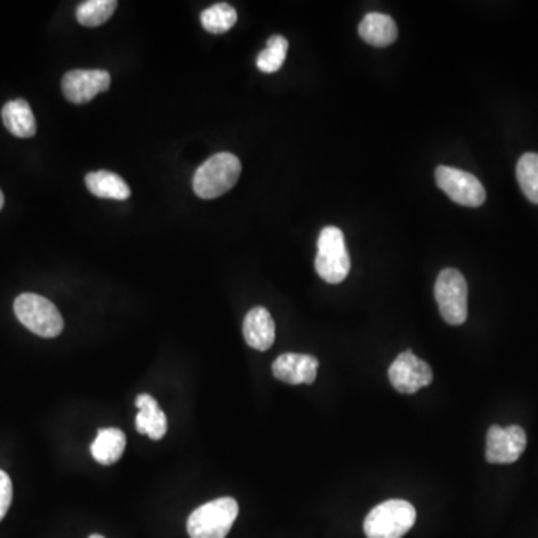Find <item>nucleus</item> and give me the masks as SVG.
Returning a JSON list of instances; mask_svg holds the SVG:
<instances>
[{"mask_svg": "<svg viewBox=\"0 0 538 538\" xmlns=\"http://www.w3.org/2000/svg\"><path fill=\"white\" fill-rule=\"evenodd\" d=\"M5 128L17 138H32L36 134V120L29 102L24 99L6 102L2 108Z\"/></svg>", "mask_w": 538, "mask_h": 538, "instance_id": "15", "label": "nucleus"}, {"mask_svg": "<svg viewBox=\"0 0 538 538\" xmlns=\"http://www.w3.org/2000/svg\"><path fill=\"white\" fill-rule=\"evenodd\" d=\"M434 293L441 317L449 325H462L467 320L468 284L458 269H443L435 281Z\"/></svg>", "mask_w": 538, "mask_h": 538, "instance_id": "6", "label": "nucleus"}, {"mask_svg": "<svg viewBox=\"0 0 538 538\" xmlns=\"http://www.w3.org/2000/svg\"><path fill=\"white\" fill-rule=\"evenodd\" d=\"M246 343L259 352H267L275 341V323L265 307H255L247 313L243 323Z\"/></svg>", "mask_w": 538, "mask_h": 538, "instance_id": "12", "label": "nucleus"}, {"mask_svg": "<svg viewBox=\"0 0 538 538\" xmlns=\"http://www.w3.org/2000/svg\"><path fill=\"white\" fill-rule=\"evenodd\" d=\"M516 177L528 201L538 204V153H525L519 159Z\"/></svg>", "mask_w": 538, "mask_h": 538, "instance_id": "20", "label": "nucleus"}, {"mask_svg": "<svg viewBox=\"0 0 538 538\" xmlns=\"http://www.w3.org/2000/svg\"><path fill=\"white\" fill-rule=\"evenodd\" d=\"M89 538H105V537L99 536V534H93V536H90Z\"/></svg>", "mask_w": 538, "mask_h": 538, "instance_id": "24", "label": "nucleus"}, {"mask_svg": "<svg viewBox=\"0 0 538 538\" xmlns=\"http://www.w3.org/2000/svg\"><path fill=\"white\" fill-rule=\"evenodd\" d=\"M86 186L96 198L116 199V201H126V199L131 198V187L119 174H114V172H90L86 177Z\"/></svg>", "mask_w": 538, "mask_h": 538, "instance_id": "17", "label": "nucleus"}, {"mask_svg": "<svg viewBox=\"0 0 538 538\" xmlns=\"http://www.w3.org/2000/svg\"><path fill=\"white\" fill-rule=\"evenodd\" d=\"M12 503V482L5 471L0 470V521L5 518Z\"/></svg>", "mask_w": 538, "mask_h": 538, "instance_id": "22", "label": "nucleus"}, {"mask_svg": "<svg viewBox=\"0 0 538 538\" xmlns=\"http://www.w3.org/2000/svg\"><path fill=\"white\" fill-rule=\"evenodd\" d=\"M126 449V435L119 428L99 429L98 437L90 447L93 458L101 465H113L122 458Z\"/></svg>", "mask_w": 538, "mask_h": 538, "instance_id": "16", "label": "nucleus"}, {"mask_svg": "<svg viewBox=\"0 0 538 538\" xmlns=\"http://www.w3.org/2000/svg\"><path fill=\"white\" fill-rule=\"evenodd\" d=\"M116 8V0H87L78 6V23L86 27L101 26L113 17Z\"/></svg>", "mask_w": 538, "mask_h": 538, "instance_id": "19", "label": "nucleus"}, {"mask_svg": "<svg viewBox=\"0 0 538 538\" xmlns=\"http://www.w3.org/2000/svg\"><path fill=\"white\" fill-rule=\"evenodd\" d=\"M240 507L231 497L217 498L198 507L187 519L190 538H226L237 521Z\"/></svg>", "mask_w": 538, "mask_h": 538, "instance_id": "2", "label": "nucleus"}, {"mask_svg": "<svg viewBox=\"0 0 538 538\" xmlns=\"http://www.w3.org/2000/svg\"><path fill=\"white\" fill-rule=\"evenodd\" d=\"M416 509L405 500H389L374 507L364 522L368 538H401L413 528Z\"/></svg>", "mask_w": 538, "mask_h": 538, "instance_id": "4", "label": "nucleus"}, {"mask_svg": "<svg viewBox=\"0 0 538 538\" xmlns=\"http://www.w3.org/2000/svg\"><path fill=\"white\" fill-rule=\"evenodd\" d=\"M3 204H5V196H3V192L0 190V210H2Z\"/></svg>", "mask_w": 538, "mask_h": 538, "instance_id": "23", "label": "nucleus"}, {"mask_svg": "<svg viewBox=\"0 0 538 538\" xmlns=\"http://www.w3.org/2000/svg\"><path fill=\"white\" fill-rule=\"evenodd\" d=\"M14 313L20 323L39 337H59L65 326L56 305L50 299L36 293H21L17 296Z\"/></svg>", "mask_w": 538, "mask_h": 538, "instance_id": "3", "label": "nucleus"}, {"mask_svg": "<svg viewBox=\"0 0 538 538\" xmlns=\"http://www.w3.org/2000/svg\"><path fill=\"white\" fill-rule=\"evenodd\" d=\"M314 267L319 277L329 284H340L349 275L350 256L343 231L337 226H326L320 232Z\"/></svg>", "mask_w": 538, "mask_h": 538, "instance_id": "5", "label": "nucleus"}, {"mask_svg": "<svg viewBox=\"0 0 538 538\" xmlns=\"http://www.w3.org/2000/svg\"><path fill=\"white\" fill-rule=\"evenodd\" d=\"M111 86L110 72L102 69H75L65 74L62 92L72 104H87L99 93L107 92Z\"/></svg>", "mask_w": 538, "mask_h": 538, "instance_id": "10", "label": "nucleus"}, {"mask_svg": "<svg viewBox=\"0 0 538 538\" xmlns=\"http://www.w3.org/2000/svg\"><path fill=\"white\" fill-rule=\"evenodd\" d=\"M435 181L456 204L470 208L485 204V187L480 183L479 178L474 177L470 172L441 165L435 169Z\"/></svg>", "mask_w": 538, "mask_h": 538, "instance_id": "7", "label": "nucleus"}, {"mask_svg": "<svg viewBox=\"0 0 538 538\" xmlns=\"http://www.w3.org/2000/svg\"><path fill=\"white\" fill-rule=\"evenodd\" d=\"M287 50H289V42L284 36L274 35L268 39L267 48L258 56V68L265 74H274L280 71L286 60Z\"/></svg>", "mask_w": 538, "mask_h": 538, "instance_id": "21", "label": "nucleus"}, {"mask_svg": "<svg viewBox=\"0 0 538 538\" xmlns=\"http://www.w3.org/2000/svg\"><path fill=\"white\" fill-rule=\"evenodd\" d=\"M241 162L235 154L217 153L205 160L193 177V190L202 199H216L237 184Z\"/></svg>", "mask_w": 538, "mask_h": 538, "instance_id": "1", "label": "nucleus"}, {"mask_svg": "<svg viewBox=\"0 0 538 538\" xmlns=\"http://www.w3.org/2000/svg\"><path fill=\"white\" fill-rule=\"evenodd\" d=\"M317 370V358L302 353H284L272 364L275 379L287 385H311L316 382Z\"/></svg>", "mask_w": 538, "mask_h": 538, "instance_id": "11", "label": "nucleus"}, {"mask_svg": "<svg viewBox=\"0 0 538 538\" xmlns=\"http://www.w3.org/2000/svg\"><path fill=\"white\" fill-rule=\"evenodd\" d=\"M432 377L431 367L417 358L411 350L401 353L389 368L391 385L400 394H416L420 389L431 385Z\"/></svg>", "mask_w": 538, "mask_h": 538, "instance_id": "9", "label": "nucleus"}, {"mask_svg": "<svg viewBox=\"0 0 538 538\" xmlns=\"http://www.w3.org/2000/svg\"><path fill=\"white\" fill-rule=\"evenodd\" d=\"M138 414H136V431L148 435L151 440H162L168 432V419L165 411L151 395L139 394L135 400Z\"/></svg>", "mask_w": 538, "mask_h": 538, "instance_id": "13", "label": "nucleus"}, {"mask_svg": "<svg viewBox=\"0 0 538 538\" xmlns=\"http://www.w3.org/2000/svg\"><path fill=\"white\" fill-rule=\"evenodd\" d=\"M359 35L373 47H389L397 41V23L389 15L371 12L359 24Z\"/></svg>", "mask_w": 538, "mask_h": 538, "instance_id": "14", "label": "nucleus"}, {"mask_svg": "<svg viewBox=\"0 0 538 538\" xmlns=\"http://www.w3.org/2000/svg\"><path fill=\"white\" fill-rule=\"evenodd\" d=\"M237 20V11L229 3H216L201 14V23L204 29L207 32L216 33V35L231 30Z\"/></svg>", "mask_w": 538, "mask_h": 538, "instance_id": "18", "label": "nucleus"}, {"mask_svg": "<svg viewBox=\"0 0 538 538\" xmlns=\"http://www.w3.org/2000/svg\"><path fill=\"white\" fill-rule=\"evenodd\" d=\"M527 449V434L518 425L501 428L494 425L486 435V459L489 464H513Z\"/></svg>", "mask_w": 538, "mask_h": 538, "instance_id": "8", "label": "nucleus"}]
</instances>
